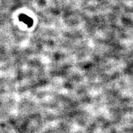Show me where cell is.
I'll list each match as a JSON object with an SVG mask.
<instances>
[{"mask_svg": "<svg viewBox=\"0 0 133 133\" xmlns=\"http://www.w3.org/2000/svg\"><path fill=\"white\" fill-rule=\"evenodd\" d=\"M19 20L26 24L29 27L33 25V23L32 19L29 17V16L26 15V14H20L19 16Z\"/></svg>", "mask_w": 133, "mask_h": 133, "instance_id": "obj_1", "label": "cell"}]
</instances>
